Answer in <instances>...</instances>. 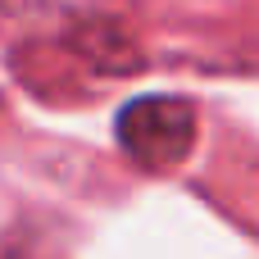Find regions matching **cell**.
<instances>
[{"mask_svg":"<svg viewBox=\"0 0 259 259\" xmlns=\"http://www.w3.org/2000/svg\"><path fill=\"white\" fill-rule=\"evenodd\" d=\"M114 141L146 173H173L200 141V118L187 96H132L114 114Z\"/></svg>","mask_w":259,"mask_h":259,"instance_id":"cell-1","label":"cell"},{"mask_svg":"<svg viewBox=\"0 0 259 259\" xmlns=\"http://www.w3.org/2000/svg\"><path fill=\"white\" fill-rule=\"evenodd\" d=\"M105 0H0V9L5 14H14V18H23V14H77V18H91L96 9H100Z\"/></svg>","mask_w":259,"mask_h":259,"instance_id":"cell-2","label":"cell"}]
</instances>
